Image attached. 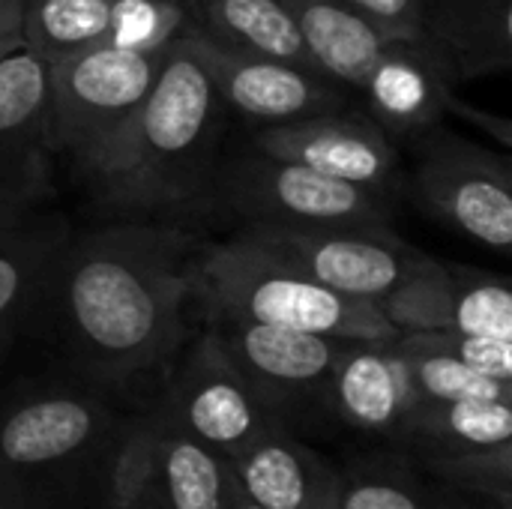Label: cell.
Instances as JSON below:
<instances>
[{
	"label": "cell",
	"mask_w": 512,
	"mask_h": 509,
	"mask_svg": "<svg viewBox=\"0 0 512 509\" xmlns=\"http://www.w3.org/2000/svg\"><path fill=\"white\" fill-rule=\"evenodd\" d=\"M201 243L153 222L69 234L39 300L75 366L102 384H126L168 366L186 339Z\"/></svg>",
	"instance_id": "6da1fadb"
},
{
	"label": "cell",
	"mask_w": 512,
	"mask_h": 509,
	"mask_svg": "<svg viewBox=\"0 0 512 509\" xmlns=\"http://www.w3.org/2000/svg\"><path fill=\"white\" fill-rule=\"evenodd\" d=\"M222 120L225 105L183 33L171 42L141 108L84 168V177L114 210H186L213 195Z\"/></svg>",
	"instance_id": "7a4b0ae2"
},
{
	"label": "cell",
	"mask_w": 512,
	"mask_h": 509,
	"mask_svg": "<svg viewBox=\"0 0 512 509\" xmlns=\"http://www.w3.org/2000/svg\"><path fill=\"white\" fill-rule=\"evenodd\" d=\"M123 420L90 390L48 387L0 405V509H90Z\"/></svg>",
	"instance_id": "3957f363"
},
{
	"label": "cell",
	"mask_w": 512,
	"mask_h": 509,
	"mask_svg": "<svg viewBox=\"0 0 512 509\" xmlns=\"http://www.w3.org/2000/svg\"><path fill=\"white\" fill-rule=\"evenodd\" d=\"M195 294L207 312L342 342H384L399 336L378 303L339 294L243 237L201 249Z\"/></svg>",
	"instance_id": "277c9868"
},
{
	"label": "cell",
	"mask_w": 512,
	"mask_h": 509,
	"mask_svg": "<svg viewBox=\"0 0 512 509\" xmlns=\"http://www.w3.org/2000/svg\"><path fill=\"white\" fill-rule=\"evenodd\" d=\"M168 48L96 45L48 63V111L57 153H69L84 171L141 108Z\"/></svg>",
	"instance_id": "5b68a950"
},
{
	"label": "cell",
	"mask_w": 512,
	"mask_h": 509,
	"mask_svg": "<svg viewBox=\"0 0 512 509\" xmlns=\"http://www.w3.org/2000/svg\"><path fill=\"white\" fill-rule=\"evenodd\" d=\"M414 141V168L405 183L414 204L480 246L507 255L512 246L510 156L465 141L441 123Z\"/></svg>",
	"instance_id": "8992f818"
},
{
	"label": "cell",
	"mask_w": 512,
	"mask_h": 509,
	"mask_svg": "<svg viewBox=\"0 0 512 509\" xmlns=\"http://www.w3.org/2000/svg\"><path fill=\"white\" fill-rule=\"evenodd\" d=\"M213 195L249 225H393V198L255 150L216 168Z\"/></svg>",
	"instance_id": "52a82bcc"
},
{
	"label": "cell",
	"mask_w": 512,
	"mask_h": 509,
	"mask_svg": "<svg viewBox=\"0 0 512 509\" xmlns=\"http://www.w3.org/2000/svg\"><path fill=\"white\" fill-rule=\"evenodd\" d=\"M240 237L309 279L372 303L399 282L420 252L393 225H249Z\"/></svg>",
	"instance_id": "ba28073f"
},
{
	"label": "cell",
	"mask_w": 512,
	"mask_h": 509,
	"mask_svg": "<svg viewBox=\"0 0 512 509\" xmlns=\"http://www.w3.org/2000/svg\"><path fill=\"white\" fill-rule=\"evenodd\" d=\"M156 414L162 423L219 453L225 462L282 426V417L228 363L207 330L195 339L183 366L171 378Z\"/></svg>",
	"instance_id": "9c48e42d"
},
{
	"label": "cell",
	"mask_w": 512,
	"mask_h": 509,
	"mask_svg": "<svg viewBox=\"0 0 512 509\" xmlns=\"http://www.w3.org/2000/svg\"><path fill=\"white\" fill-rule=\"evenodd\" d=\"M54 156L48 63L21 42L0 54V231L48 198Z\"/></svg>",
	"instance_id": "30bf717a"
},
{
	"label": "cell",
	"mask_w": 512,
	"mask_h": 509,
	"mask_svg": "<svg viewBox=\"0 0 512 509\" xmlns=\"http://www.w3.org/2000/svg\"><path fill=\"white\" fill-rule=\"evenodd\" d=\"M189 30L180 0H24L21 42L57 63L96 45L165 48Z\"/></svg>",
	"instance_id": "8fae6325"
},
{
	"label": "cell",
	"mask_w": 512,
	"mask_h": 509,
	"mask_svg": "<svg viewBox=\"0 0 512 509\" xmlns=\"http://www.w3.org/2000/svg\"><path fill=\"white\" fill-rule=\"evenodd\" d=\"M186 36L207 78L213 81L225 111H234L246 123L267 129L351 108V87L321 69L258 54H237L195 33Z\"/></svg>",
	"instance_id": "7c38bea8"
},
{
	"label": "cell",
	"mask_w": 512,
	"mask_h": 509,
	"mask_svg": "<svg viewBox=\"0 0 512 509\" xmlns=\"http://www.w3.org/2000/svg\"><path fill=\"white\" fill-rule=\"evenodd\" d=\"M207 333L249 387L282 417L285 405L327 399L333 366L348 342L207 312Z\"/></svg>",
	"instance_id": "4fadbf2b"
},
{
	"label": "cell",
	"mask_w": 512,
	"mask_h": 509,
	"mask_svg": "<svg viewBox=\"0 0 512 509\" xmlns=\"http://www.w3.org/2000/svg\"><path fill=\"white\" fill-rule=\"evenodd\" d=\"M252 150L306 165L387 198H396L402 186V165L393 138L369 114L354 108L258 129Z\"/></svg>",
	"instance_id": "5bb4252c"
},
{
	"label": "cell",
	"mask_w": 512,
	"mask_h": 509,
	"mask_svg": "<svg viewBox=\"0 0 512 509\" xmlns=\"http://www.w3.org/2000/svg\"><path fill=\"white\" fill-rule=\"evenodd\" d=\"M456 75L426 36L387 39L357 93L390 138H414L447 117Z\"/></svg>",
	"instance_id": "9a60e30c"
},
{
	"label": "cell",
	"mask_w": 512,
	"mask_h": 509,
	"mask_svg": "<svg viewBox=\"0 0 512 509\" xmlns=\"http://www.w3.org/2000/svg\"><path fill=\"white\" fill-rule=\"evenodd\" d=\"M327 402L345 426L399 438L408 417L423 405L399 336L384 342H348L333 366Z\"/></svg>",
	"instance_id": "2e32d148"
},
{
	"label": "cell",
	"mask_w": 512,
	"mask_h": 509,
	"mask_svg": "<svg viewBox=\"0 0 512 509\" xmlns=\"http://www.w3.org/2000/svg\"><path fill=\"white\" fill-rule=\"evenodd\" d=\"M237 486L261 509H336L342 474L285 426L228 459Z\"/></svg>",
	"instance_id": "e0dca14e"
},
{
	"label": "cell",
	"mask_w": 512,
	"mask_h": 509,
	"mask_svg": "<svg viewBox=\"0 0 512 509\" xmlns=\"http://www.w3.org/2000/svg\"><path fill=\"white\" fill-rule=\"evenodd\" d=\"M423 36L447 57L456 81L512 69V0H426Z\"/></svg>",
	"instance_id": "ac0fdd59"
},
{
	"label": "cell",
	"mask_w": 512,
	"mask_h": 509,
	"mask_svg": "<svg viewBox=\"0 0 512 509\" xmlns=\"http://www.w3.org/2000/svg\"><path fill=\"white\" fill-rule=\"evenodd\" d=\"M186 33H195L237 54H258L285 63L315 66L300 30L282 0H180Z\"/></svg>",
	"instance_id": "d6986e66"
},
{
	"label": "cell",
	"mask_w": 512,
	"mask_h": 509,
	"mask_svg": "<svg viewBox=\"0 0 512 509\" xmlns=\"http://www.w3.org/2000/svg\"><path fill=\"white\" fill-rule=\"evenodd\" d=\"M150 486L162 509H228L234 477L228 462L171 429L153 411L147 417Z\"/></svg>",
	"instance_id": "ffe728a7"
},
{
	"label": "cell",
	"mask_w": 512,
	"mask_h": 509,
	"mask_svg": "<svg viewBox=\"0 0 512 509\" xmlns=\"http://www.w3.org/2000/svg\"><path fill=\"white\" fill-rule=\"evenodd\" d=\"M321 72L357 90L390 36L339 0H282Z\"/></svg>",
	"instance_id": "44dd1931"
},
{
	"label": "cell",
	"mask_w": 512,
	"mask_h": 509,
	"mask_svg": "<svg viewBox=\"0 0 512 509\" xmlns=\"http://www.w3.org/2000/svg\"><path fill=\"white\" fill-rule=\"evenodd\" d=\"M399 441L426 447L429 456H462L510 447L512 405L504 399L423 402L408 417Z\"/></svg>",
	"instance_id": "7402d4cb"
},
{
	"label": "cell",
	"mask_w": 512,
	"mask_h": 509,
	"mask_svg": "<svg viewBox=\"0 0 512 509\" xmlns=\"http://www.w3.org/2000/svg\"><path fill=\"white\" fill-rule=\"evenodd\" d=\"M69 234L66 222L33 213L0 231V342L39 300L48 270Z\"/></svg>",
	"instance_id": "603a6c76"
},
{
	"label": "cell",
	"mask_w": 512,
	"mask_h": 509,
	"mask_svg": "<svg viewBox=\"0 0 512 509\" xmlns=\"http://www.w3.org/2000/svg\"><path fill=\"white\" fill-rule=\"evenodd\" d=\"M396 333H450L453 279L447 261L417 252L399 282L378 300Z\"/></svg>",
	"instance_id": "cb8c5ba5"
},
{
	"label": "cell",
	"mask_w": 512,
	"mask_h": 509,
	"mask_svg": "<svg viewBox=\"0 0 512 509\" xmlns=\"http://www.w3.org/2000/svg\"><path fill=\"white\" fill-rule=\"evenodd\" d=\"M408 351L411 372L423 402H465V399H512V384L486 378L456 357H450L432 333H399Z\"/></svg>",
	"instance_id": "d4e9b609"
},
{
	"label": "cell",
	"mask_w": 512,
	"mask_h": 509,
	"mask_svg": "<svg viewBox=\"0 0 512 509\" xmlns=\"http://www.w3.org/2000/svg\"><path fill=\"white\" fill-rule=\"evenodd\" d=\"M453 279V321L450 333L512 339V285L507 276L447 264Z\"/></svg>",
	"instance_id": "484cf974"
},
{
	"label": "cell",
	"mask_w": 512,
	"mask_h": 509,
	"mask_svg": "<svg viewBox=\"0 0 512 509\" xmlns=\"http://www.w3.org/2000/svg\"><path fill=\"white\" fill-rule=\"evenodd\" d=\"M90 509H162L150 486L147 465V417L123 420Z\"/></svg>",
	"instance_id": "4316f807"
},
{
	"label": "cell",
	"mask_w": 512,
	"mask_h": 509,
	"mask_svg": "<svg viewBox=\"0 0 512 509\" xmlns=\"http://www.w3.org/2000/svg\"><path fill=\"white\" fill-rule=\"evenodd\" d=\"M336 509H444L438 498L393 468H363L342 474Z\"/></svg>",
	"instance_id": "83f0119b"
},
{
	"label": "cell",
	"mask_w": 512,
	"mask_h": 509,
	"mask_svg": "<svg viewBox=\"0 0 512 509\" xmlns=\"http://www.w3.org/2000/svg\"><path fill=\"white\" fill-rule=\"evenodd\" d=\"M432 339L468 369L512 384V339H489L468 333H432Z\"/></svg>",
	"instance_id": "f1b7e54d"
},
{
	"label": "cell",
	"mask_w": 512,
	"mask_h": 509,
	"mask_svg": "<svg viewBox=\"0 0 512 509\" xmlns=\"http://www.w3.org/2000/svg\"><path fill=\"white\" fill-rule=\"evenodd\" d=\"M360 12L378 33L390 39H417L423 36L426 0H339Z\"/></svg>",
	"instance_id": "f546056e"
},
{
	"label": "cell",
	"mask_w": 512,
	"mask_h": 509,
	"mask_svg": "<svg viewBox=\"0 0 512 509\" xmlns=\"http://www.w3.org/2000/svg\"><path fill=\"white\" fill-rule=\"evenodd\" d=\"M447 114H456V117H462V120H468V123L480 126V129H483V132H489L501 147H512L510 117L489 114V111H480V108H474V105H468V102H459V99H456V93H453V99H450V105H447Z\"/></svg>",
	"instance_id": "4dcf8cb0"
},
{
	"label": "cell",
	"mask_w": 512,
	"mask_h": 509,
	"mask_svg": "<svg viewBox=\"0 0 512 509\" xmlns=\"http://www.w3.org/2000/svg\"><path fill=\"white\" fill-rule=\"evenodd\" d=\"M21 9L24 0H0V54L21 45Z\"/></svg>",
	"instance_id": "1f68e13d"
},
{
	"label": "cell",
	"mask_w": 512,
	"mask_h": 509,
	"mask_svg": "<svg viewBox=\"0 0 512 509\" xmlns=\"http://www.w3.org/2000/svg\"><path fill=\"white\" fill-rule=\"evenodd\" d=\"M231 477H234V474H231ZM228 509H261V507H258V504H255V501H252V498H249V495H246V492H243L240 486H237V480H234V492H231V507H228Z\"/></svg>",
	"instance_id": "d6a6232c"
}]
</instances>
